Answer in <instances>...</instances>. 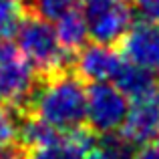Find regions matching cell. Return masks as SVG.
Listing matches in <instances>:
<instances>
[{
  "label": "cell",
  "mask_w": 159,
  "mask_h": 159,
  "mask_svg": "<svg viewBox=\"0 0 159 159\" xmlns=\"http://www.w3.org/2000/svg\"><path fill=\"white\" fill-rule=\"evenodd\" d=\"M20 2H22V6H26V4L30 2V0H20Z\"/></svg>",
  "instance_id": "18"
},
{
  "label": "cell",
  "mask_w": 159,
  "mask_h": 159,
  "mask_svg": "<svg viewBox=\"0 0 159 159\" xmlns=\"http://www.w3.org/2000/svg\"><path fill=\"white\" fill-rule=\"evenodd\" d=\"M26 159H83L79 151L66 145H52V147H34L28 151Z\"/></svg>",
  "instance_id": "13"
},
{
  "label": "cell",
  "mask_w": 159,
  "mask_h": 159,
  "mask_svg": "<svg viewBox=\"0 0 159 159\" xmlns=\"http://www.w3.org/2000/svg\"><path fill=\"white\" fill-rule=\"evenodd\" d=\"M89 36L99 44L117 47L135 22L131 0H81Z\"/></svg>",
  "instance_id": "4"
},
{
  "label": "cell",
  "mask_w": 159,
  "mask_h": 159,
  "mask_svg": "<svg viewBox=\"0 0 159 159\" xmlns=\"http://www.w3.org/2000/svg\"><path fill=\"white\" fill-rule=\"evenodd\" d=\"M4 105H6V101H4V93H2V89H0V109H2Z\"/></svg>",
  "instance_id": "17"
},
{
  "label": "cell",
  "mask_w": 159,
  "mask_h": 159,
  "mask_svg": "<svg viewBox=\"0 0 159 159\" xmlns=\"http://www.w3.org/2000/svg\"><path fill=\"white\" fill-rule=\"evenodd\" d=\"M79 4L81 0H30L24 6V10L36 14L47 22H57L62 14H66L70 8L79 6Z\"/></svg>",
  "instance_id": "11"
},
{
  "label": "cell",
  "mask_w": 159,
  "mask_h": 159,
  "mask_svg": "<svg viewBox=\"0 0 159 159\" xmlns=\"http://www.w3.org/2000/svg\"><path fill=\"white\" fill-rule=\"evenodd\" d=\"M123 58L149 69L159 77V22L139 18L117 44Z\"/></svg>",
  "instance_id": "7"
},
{
  "label": "cell",
  "mask_w": 159,
  "mask_h": 159,
  "mask_svg": "<svg viewBox=\"0 0 159 159\" xmlns=\"http://www.w3.org/2000/svg\"><path fill=\"white\" fill-rule=\"evenodd\" d=\"M131 159H159V147L157 145H143L133 153Z\"/></svg>",
  "instance_id": "15"
},
{
  "label": "cell",
  "mask_w": 159,
  "mask_h": 159,
  "mask_svg": "<svg viewBox=\"0 0 159 159\" xmlns=\"http://www.w3.org/2000/svg\"><path fill=\"white\" fill-rule=\"evenodd\" d=\"M131 101L133 103L129 105V113L119 133L139 149L155 141L159 133V81L147 93Z\"/></svg>",
  "instance_id": "6"
},
{
  "label": "cell",
  "mask_w": 159,
  "mask_h": 159,
  "mask_svg": "<svg viewBox=\"0 0 159 159\" xmlns=\"http://www.w3.org/2000/svg\"><path fill=\"white\" fill-rule=\"evenodd\" d=\"M87 125L95 133L119 131L129 113V99L107 81L87 83Z\"/></svg>",
  "instance_id": "5"
},
{
  "label": "cell",
  "mask_w": 159,
  "mask_h": 159,
  "mask_svg": "<svg viewBox=\"0 0 159 159\" xmlns=\"http://www.w3.org/2000/svg\"><path fill=\"white\" fill-rule=\"evenodd\" d=\"M131 4L141 18L159 22V0H131Z\"/></svg>",
  "instance_id": "14"
},
{
  "label": "cell",
  "mask_w": 159,
  "mask_h": 159,
  "mask_svg": "<svg viewBox=\"0 0 159 159\" xmlns=\"http://www.w3.org/2000/svg\"><path fill=\"white\" fill-rule=\"evenodd\" d=\"M123 54L119 48L109 44H85L75 54L73 70L85 83H99V81H113L123 65Z\"/></svg>",
  "instance_id": "8"
},
{
  "label": "cell",
  "mask_w": 159,
  "mask_h": 159,
  "mask_svg": "<svg viewBox=\"0 0 159 159\" xmlns=\"http://www.w3.org/2000/svg\"><path fill=\"white\" fill-rule=\"evenodd\" d=\"M40 83L39 73L20 52L18 44L0 40V89L6 105L24 113Z\"/></svg>",
  "instance_id": "3"
},
{
  "label": "cell",
  "mask_w": 159,
  "mask_h": 159,
  "mask_svg": "<svg viewBox=\"0 0 159 159\" xmlns=\"http://www.w3.org/2000/svg\"><path fill=\"white\" fill-rule=\"evenodd\" d=\"M54 32H57V39L65 51L77 54L85 47L87 39H89V30H87V22H85V16H83L81 4L70 8L66 14H62L57 20Z\"/></svg>",
  "instance_id": "9"
},
{
  "label": "cell",
  "mask_w": 159,
  "mask_h": 159,
  "mask_svg": "<svg viewBox=\"0 0 159 159\" xmlns=\"http://www.w3.org/2000/svg\"><path fill=\"white\" fill-rule=\"evenodd\" d=\"M83 159H113V157H111V155H107L105 151H101L99 147H95V149H91V151L87 153V155L83 157Z\"/></svg>",
  "instance_id": "16"
},
{
  "label": "cell",
  "mask_w": 159,
  "mask_h": 159,
  "mask_svg": "<svg viewBox=\"0 0 159 159\" xmlns=\"http://www.w3.org/2000/svg\"><path fill=\"white\" fill-rule=\"evenodd\" d=\"M24 6L20 0H0V40H10L16 36Z\"/></svg>",
  "instance_id": "12"
},
{
  "label": "cell",
  "mask_w": 159,
  "mask_h": 159,
  "mask_svg": "<svg viewBox=\"0 0 159 159\" xmlns=\"http://www.w3.org/2000/svg\"><path fill=\"white\" fill-rule=\"evenodd\" d=\"M16 40L20 52L34 66L39 77L47 79L65 70H73L75 54L61 47L51 22L39 18L32 12L24 10L20 26L16 30Z\"/></svg>",
  "instance_id": "2"
},
{
  "label": "cell",
  "mask_w": 159,
  "mask_h": 159,
  "mask_svg": "<svg viewBox=\"0 0 159 159\" xmlns=\"http://www.w3.org/2000/svg\"><path fill=\"white\" fill-rule=\"evenodd\" d=\"M155 141H157V147H159V133H157V137H155Z\"/></svg>",
  "instance_id": "19"
},
{
  "label": "cell",
  "mask_w": 159,
  "mask_h": 159,
  "mask_svg": "<svg viewBox=\"0 0 159 159\" xmlns=\"http://www.w3.org/2000/svg\"><path fill=\"white\" fill-rule=\"evenodd\" d=\"M113 81H115V87L121 93L127 95V99H135V97H139V95L147 93V91L159 81V77L153 70L143 69V66H139V65H135V62L125 58Z\"/></svg>",
  "instance_id": "10"
},
{
  "label": "cell",
  "mask_w": 159,
  "mask_h": 159,
  "mask_svg": "<svg viewBox=\"0 0 159 159\" xmlns=\"http://www.w3.org/2000/svg\"><path fill=\"white\" fill-rule=\"evenodd\" d=\"M85 89V81L75 70H65L47 79L40 77L24 115H32L61 131L87 125Z\"/></svg>",
  "instance_id": "1"
}]
</instances>
